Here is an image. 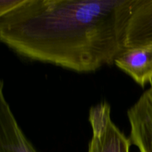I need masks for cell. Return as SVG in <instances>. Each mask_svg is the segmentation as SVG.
I'll return each instance as SVG.
<instances>
[{"instance_id": "5", "label": "cell", "mask_w": 152, "mask_h": 152, "mask_svg": "<svg viewBox=\"0 0 152 152\" xmlns=\"http://www.w3.org/2000/svg\"><path fill=\"white\" fill-rule=\"evenodd\" d=\"M152 45V0H137L128 23L126 48Z\"/></svg>"}, {"instance_id": "7", "label": "cell", "mask_w": 152, "mask_h": 152, "mask_svg": "<svg viewBox=\"0 0 152 152\" xmlns=\"http://www.w3.org/2000/svg\"><path fill=\"white\" fill-rule=\"evenodd\" d=\"M22 0H0V16L13 10Z\"/></svg>"}, {"instance_id": "6", "label": "cell", "mask_w": 152, "mask_h": 152, "mask_svg": "<svg viewBox=\"0 0 152 152\" xmlns=\"http://www.w3.org/2000/svg\"><path fill=\"white\" fill-rule=\"evenodd\" d=\"M130 140L140 152H152V114L144 117L134 126Z\"/></svg>"}, {"instance_id": "3", "label": "cell", "mask_w": 152, "mask_h": 152, "mask_svg": "<svg viewBox=\"0 0 152 152\" xmlns=\"http://www.w3.org/2000/svg\"><path fill=\"white\" fill-rule=\"evenodd\" d=\"M0 152H38L19 126L0 84Z\"/></svg>"}, {"instance_id": "1", "label": "cell", "mask_w": 152, "mask_h": 152, "mask_svg": "<svg viewBox=\"0 0 152 152\" xmlns=\"http://www.w3.org/2000/svg\"><path fill=\"white\" fill-rule=\"evenodd\" d=\"M137 0H22L0 16V40L22 57L75 72L114 64Z\"/></svg>"}, {"instance_id": "2", "label": "cell", "mask_w": 152, "mask_h": 152, "mask_svg": "<svg viewBox=\"0 0 152 152\" xmlns=\"http://www.w3.org/2000/svg\"><path fill=\"white\" fill-rule=\"evenodd\" d=\"M88 120L92 136L88 152H129L132 142L113 122L108 102L92 106Z\"/></svg>"}, {"instance_id": "4", "label": "cell", "mask_w": 152, "mask_h": 152, "mask_svg": "<svg viewBox=\"0 0 152 152\" xmlns=\"http://www.w3.org/2000/svg\"><path fill=\"white\" fill-rule=\"evenodd\" d=\"M114 65L144 88L152 83V45L126 48Z\"/></svg>"}]
</instances>
